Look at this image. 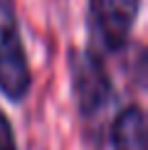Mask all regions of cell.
I'll return each mask as SVG.
<instances>
[{"label": "cell", "instance_id": "7a4b0ae2", "mask_svg": "<svg viewBox=\"0 0 148 150\" xmlns=\"http://www.w3.org/2000/svg\"><path fill=\"white\" fill-rule=\"evenodd\" d=\"M32 91V67L15 0H0V96L20 106Z\"/></svg>", "mask_w": 148, "mask_h": 150}, {"label": "cell", "instance_id": "277c9868", "mask_svg": "<svg viewBox=\"0 0 148 150\" xmlns=\"http://www.w3.org/2000/svg\"><path fill=\"white\" fill-rule=\"evenodd\" d=\"M106 138L111 150H148V128L143 106L141 103L121 106L109 123Z\"/></svg>", "mask_w": 148, "mask_h": 150}, {"label": "cell", "instance_id": "6da1fadb", "mask_svg": "<svg viewBox=\"0 0 148 150\" xmlns=\"http://www.w3.org/2000/svg\"><path fill=\"white\" fill-rule=\"evenodd\" d=\"M67 71L69 93L86 140L101 143L109 133V116L116 103V86L109 74L106 59L89 47H69Z\"/></svg>", "mask_w": 148, "mask_h": 150}, {"label": "cell", "instance_id": "5b68a950", "mask_svg": "<svg viewBox=\"0 0 148 150\" xmlns=\"http://www.w3.org/2000/svg\"><path fill=\"white\" fill-rule=\"evenodd\" d=\"M0 150H17L15 126H12V121L8 118L3 106H0Z\"/></svg>", "mask_w": 148, "mask_h": 150}, {"label": "cell", "instance_id": "3957f363", "mask_svg": "<svg viewBox=\"0 0 148 150\" xmlns=\"http://www.w3.org/2000/svg\"><path fill=\"white\" fill-rule=\"evenodd\" d=\"M143 0H86L84 25L89 49L96 54H121L128 47L141 17Z\"/></svg>", "mask_w": 148, "mask_h": 150}]
</instances>
